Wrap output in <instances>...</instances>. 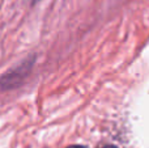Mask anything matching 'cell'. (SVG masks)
I'll return each mask as SVG.
<instances>
[{
    "instance_id": "1",
    "label": "cell",
    "mask_w": 149,
    "mask_h": 148,
    "mask_svg": "<svg viewBox=\"0 0 149 148\" xmlns=\"http://www.w3.org/2000/svg\"><path fill=\"white\" fill-rule=\"evenodd\" d=\"M31 66H33V58L26 59L25 62H22L21 64H18L17 67L9 70L8 72H5L0 79V87L3 89H12L15 87H18L22 80L28 76L29 71H30Z\"/></svg>"
},
{
    "instance_id": "2",
    "label": "cell",
    "mask_w": 149,
    "mask_h": 148,
    "mask_svg": "<svg viewBox=\"0 0 149 148\" xmlns=\"http://www.w3.org/2000/svg\"><path fill=\"white\" fill-rule=\"evenodd\" d=\"M68 148H86V147H84V146H70Z\"/></svg>"
},
{
    "instance_id": "3",
    "label": "cell",
    "mask_w": 149,
    "mask_h": 148,
    "mask_svg": "<svg viewBox=\"0 0 149 148\" xmlns=\"http://www.w3.org/2000/svg\"><path fill=\"white\" fill-rule=\"evenodd\" d=\"M103 148H116L115 146H106V147H103Z\"/></svg>"
},
{
    "instance_id": "4",
    "label": "cell",
    "mask_w": 149,
    "mask_h": 148,
    "mask_svg": "<svg viewBox=\"0 0 149 148\" xmlns=\"http://www.w3.org/2000/svg\"><path fill=\"white\" fill-rule=\"evenodd\" d=\"M33 1H37V0H33Z\"/></svg>"
}]
</instances>
